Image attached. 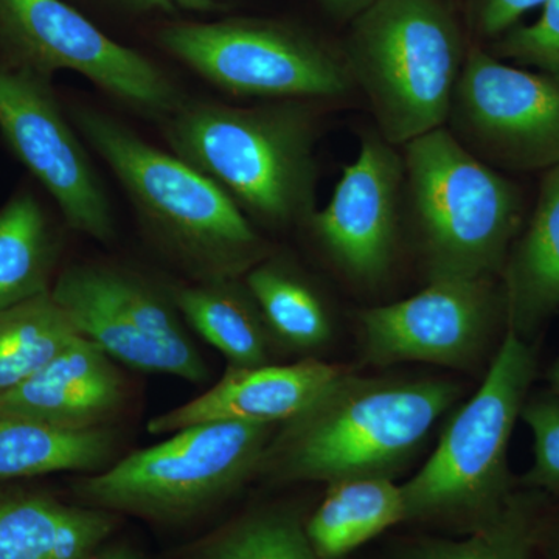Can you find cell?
Instances as JSON below:
<instances>
[{
	"label": "cell",
	"instance_id": "cell-1",
	"mask_svg": "<svg viewBox=\"0 0 559 559\" xmlns=\"http://www.w3.org/2000/svg\"><path fill=\"white\" fill-rule=\"evenodd\" d=\"M459 395L450 381L342 371L304 411L277 426L259 476L278 484L393 479Z\"/></svg>",
	"mask_w": 559,
	"mask_h": 559
},
{
	"label": "cell",
	"instance_id": "cell-2",
	"mask_svg": "<svg viewBox=\"0 0 559 559\" xmlns=\"http://www.w3.org/2000/svg\"><path fill=\"white\" fill-rule=\"evenodd\" d=\"M165 138L173 154L213 180L257 224L289 229L314 215L318 131L308 106L183 102L167 117Z\"/></svg>",
	"mask_w": 559,
	"mask_h": 559
},
{
	"label": "cell",
	"instance_id": "cell-3",
	"mask_svg": "<svg viewBox=\"0 0 559 559\" xmlns=\"http://www.w3.org/2000/svg\"><path fill=\"white\" fill-rule=\"evenodd\" d=\"M76 130L120 180L157 242L198 280L241 278L270 257L252 221L213 180L91 106Z\"/></svg>",
	"mask_w": 559,
	"mask_h": 559
},
{
	"label": "cell",
	"instance_id": "cell-4",
	"mask_svg": "<svg viewBox=\"0 0 559 559\" xmlns=\"http://www.w3.org/2000/svg\"><path fill=\"white\" fill-rule=\"evenodd\" d=\"M536 370L535 344L506 330L479 390L452 415L425 466L401 485L406 522L468 535L506 509L518 489L510 440Z\"/></svg>",
	"mask_w": 559,
	"mask_h": 559
},
{
	"label": "cell",
	"instance_id": "cell-5",
	"mask_svg": "<svg viewBox=\"0 0 559 559\" xmlns=\"http://www.w3.org/2000/svg\"><path fill=\"white\" fill-rule=\"evenodd\" d=\"M348 24L342 55L381 138L404 146L443 128L469 49L450 3L380 0Z\"/></svg>",
	"mask_w": 559,
	"mask_h": 559
},
{
	"label": "cell",
	"instance_id": "cell-6",
	"mask_svg": "<svg viewBox=\"0 0 559 559\" xmlns=\"http://www.w3.org/2000/svg\"><path fill=\"white\" fill-rule=\"evenodd\" d=\"M404 198L429 282L495 278L520 234V190L447 128L404 145Z\"/></svg>",
	"mask_w": 559,
	"mask_h": 559
},
{
	"label": "cell",
	"instance_id": "cell-7",
	"mask_svg": "<svg viewBox=\"0 0 559 559\" xmlns=\"http://www.w3.org/2000/svg\"><path fill=\"white\" fill-rule=\"evenodd\" d=\"M277 425L215 421L173 432L75 485L83 506L151 521L189 520L259 474Z\"/></svg>",
	"mask_w": 559,
	"mask_h": 559
},
{
	"label": "cell",
	"instance_id": "cell-8",
	"mask_svg": "<svg viewBox=\"0 0 559 559\" xmlns=\"http://www.w3.org/2000/svg\"><path fill=\"white\" fill-rule=\"evenodd\" d=\"M159 40L187 68L238 97L337 98L355 86L344 55L282 22L176 24Z\"/></svg>",
	"mask_w": 559,
	"mask_h": 559
},
{
	"label": "cell",
	"instance_id": "cell-9",
	"mask_svg": "<svg viewBox=\"0 0 559 559\" xmlns=\"http://www.w3.org/2000/svg\"><path fill=\"white\" fill-rule=\"evenodd\" d=\"M51 296L81 336L116 362L190 382L207 378V367L175 301L135 272L75 264L58 277Z\"/></svg>",
	"mask_w": 559,
	"mask_h": 559
},
{
	"label": "cell",
	"instance_id": "cell-10",
	"mask_svg": "<svg viewBox=\"0 0 559 559\" xmlns=\"http://www.w3.org/2000/svg\"><path fill=\"white\" fill-rule=\"evenodd\" d=\"M0 43L17 68L46 79L73 70L150 116H171L183 103L154 62L110 39L62 0H0Z\"/></svg>",
	"mask_w": 559,
	"mask_h": 559
},
{
	"label": "cell",
	"instance_id": "cell-11",
	"mask_svg": "<svg viewBox=\"0 0 559 559\" xmlns=\"http://www.w3.org/2000/svg\"><path fill=\"white\" fill-rule=\"evenodd\" d=\"M448 123L489 167L550 170L559 165V81L469 46Z\"/></svg>",
	"mask_w": 559,
	"mask_h": 559
},
{
	"label": "cell",
	"instance_id": "cell-12",
	"mask_svg": "<svg viewBox=\"0 0 559 559\" xmlns=\"http://www.w3.org/2000/svg\"><path fill=\"white\" fill-rule=\"evenodd\" d=\"M0 132L72 229L97 241L112 240L116 226L108 197L49 79L0 64Z\"/></svg>",
	"mask_w": 559,
	"mask_h": 559
},
{
	"label": "cell",
	"instance_id": "cell-13",
	"mask_svg": "<svg viewBox=\"0 0 559 559\" xmlns=\"http://www.w3.org/2000/svg\"><path fill=\"white\" fill-rule=\"evenodd\" d=\"M499 318L502 289L492 278L433 280L409 299L360 312L364 359L466 369L484 355Z\"/></svg>",
	"mask_w": 559,
	"mask_h": 559
},
{
	"label": "cell",
	"instance_id": "cell-14",
	"mask_svg": "<svg viewBox=\"0 0 559 559\" xmlns=\"http://www.w3.org/2000/svg\"><path fill=\"white\" fill-rule=\"evenodd\" d=\"M404 159L381 135H366L342 171L329 204L310 227L326 255L349 278L373 285L385 277L399 245Z\"/></svg>",
	"mask_w": 559,
	"mask_h": 559
},
{
	"label": "cell",
	"instance_id": "cell-15",
	"mask_svg": "<svg viewBox=\"0 0 559 559\" xmlns=\"http://www.w3.org/2000/svg\"><path fill=\"white\" fill-rule=\"evenodd\" d=\"M345 370L312 358L288 366L227 367L226 374L207 392L150 419L146 429L153 436H167L190 426L215 421L278 426L304 411Z\"/></svg>",
	"mask_w": 559,
	"mask_h": 559
},
{
	"label": "cell",
	"instance_id": "cell-16",
	"mask_svg": "<svg viewBox=\"0 0 559 559\" xmlns=\"http://www.w3.org/2000/svg\"><path fill=\"white\" fill-rule=\"evenodd\" d=\"M127 401V380L116 360L81 336L31 380L0 396V414L68 429L109 428Z\"/></svg>",
	"mask_w": 559,
	"mask_h": 559
},
{
	"label": "cell",
	"instance_id": "cell-17",
	"mask_svg": "<svg viewBox=\"0 0 559 559\" xmlns=\"http://www.w3.org/2000/svg\"><path fill=\"white\" fill-rule=\"evenodd\" d=\"M500 277L506 330L535 344L559 311V165L544 176L533 218L511 246Z\"/></svg>",
	"mask_w": 559,
	"mask_h": 559
},
{
	"label": "cell",
	"instance_id": "cell-18",
	"mask_svg": "<svg viewBox=\"0 0 559 559\" xmlns=\"http://www.w3.org/2000/svg\"><path fill=\"white\" fill-rule=\"evenodd\" d=\"M117 514L36 492H0V559H94Z\"/></svg>",
	"mask_w": 559,
	"mask_h": 559
},
{
	"label": "cell",
	"instance_id": "cell-19",
	"mask_svg": "<svg viewBox=\"0 0 559 559\" xmlns=\"http://www.w3.org/2000/svg\"><path fill=\"white\" fill-rule=\"evenodd\" d=\"M183 320L231 369L272 364L277 341L241 278L198 280L171 293Z\"/></svg>",
	"mask_w": 559,
	"mask_h": 559
},
{
	"label": "cell",
	"instance_id": "cell-20",
	"mask_svg": "<svg viewBox=\"0 0 559 559\" xmlns=\"http://www.w3.org/2000/svg\"><path fill=\"white\" fill-rule=\"evenodd\" d=\"M401 522V485L390 477H359L329 485L305 532L316 558L342 559Z\"/></svg>",
	"mask_w": 559,
	"mask_h": 559
},
{
	"label": "cell",
	"instance_id": "cell-21",
	"mask_svg": "<svg viewBox=\"0 0 559 559\" xmlns=\"http://www.w3.org/2000/svg\"><path fill=\"white\" fill-rule=\"evenodd\" d=\"M117 452L112 429H68L0 414V481L62 471L98 473Z\"/></svg>",
	"mask_w": 559,
	"mask_h": 559
},
{
	"label": "cell",
	"instance_id": "cell-22",
	"mask_svg": "<svg viewBox=\"0 0 559 559\" xmlns=\"http://www.w3.org/2000/svg\"><path fill=\"white\" fill-rule=\"evenodd\" d=\"M58 240L46 212L28 191L0 209V310L50 293Z\"/></svg>",
	"mask_w": 559,
	"mask_h": 559
},
{
	"label": "cell",
	"instance_id": "cell-23",
	"mask_svg": "<svg viewBox=\"0 0 559 559\" xmlns=\"http://www.w3.org/2000/svg\"><path fill=\"white\" fill-rule=\"evenodd\" d=\"M550 496L520 488L506 509L463 539L423 538L396 544L392 559H535Z\"/></svg>",
	"mask_w": 559,
	"mask_h": 559
},
{
	"label": "cell",
	"instance_id": "cell-24",
	"mask_svg": "<svg viewBox=\"0 0 559 559\" xmlns=\"http://www.w3.org/2000/svg\"><path fill=\"white\" fill-rule=\"evenodd\" d=\"M245 283L278 347L312 353L329 344L333 326L325 304L285 261L267 257L245 275Z\"/></svg>",
	"mask_w": 559,
	"mask_h": 559
},
{
	"label": "cell",
	"instance_id": "cell-25",
	"mask_svg": "<svg viewBox=\"0 0 559 559\" xmlns=\"http://www.w3.org/2000/svg\"><path fill=\"white\" fill-rule=\"evenodd\" d=\"M79 337L51 290L0 310V396L31 380Z\"/></svg>",
	"mask_w": 559,
	"mask_h": 559
},
{
	"label": "cell",
	"instance_id": "cell-26",
	"mask_svg": "<svg viewBox=\"0 0 559 559\" xmlns=\"http://www.w3.org/2000/svg\"><path fill=\"white\" fill-rule=\"evenodd\" d=\"M200 559H318L305 524L285 510H261L215 536Z\"/></svg>",
	"mask_w": 559,
	"mask_h": 559
},
{
	"label": "cell",
	"instance_id": "cell-27",
	"mask_svg": "<svg viewBox=\"0 0 559 559\" xmlns=\"http://www.w3.org/2000/svg\"><path fill=\"white\" fill-rule=\"evenodd\" d=\"M521 418L532 430V468L521 477L520 487L559 498V399L550 390L528 395Z\"/></svg>",
	"mask_w": 559,
	"mask_h": 559
},
{
	"label": "cell",
	"instance_id": "cell-28",
	"mask_svg": "<svg viewBox=\"0 0 559 559\" xmlns=\"http://www.w3.org/2000/svg\"><path fill=\"white\" fill-rule=\"evenodd\" d=\"M538 21L514 25L492 40L489 53L499 60L538 69L559 81V0H546Z\"/></svg>",
	"mask_w": 559,
	"mask_h": 559
},
{
	"label": "cell",
	"instance_id": "cell-29",
	"mask_svg": "<svg viewBox=\"0 0 559 559\" xmlns=\"http://www.w3.org/2000/svg\"><path fill=\"white\" fill-rule=\"evenodd\" d=\"M544 2L546 0H466V17L474 35L495 40Z\"/></svg>",
	"mask_w": 559,
	"mask_h": 559
},
{
	"label": "cell",
	"instance_id": "cell-30",
	"mask_svg": "<svg viewBox=\"0 0 559 559\" xmlns=\"http://www.w3.org/2000/svg\"><path fill=\"white\" fill-rule=\"evenodd\" d=\"M380 0H319L326 14L337 21H352Z\"/></svg>",
	"mask_w": 559,
	"mask_h": 559
},
{
	"label": "cell",
	"instance_id": "cell-31",
	"mask_svg": "<svg viewBox=\"0 0 559 559\" xmlns=\"http://www.w3.org/2000/svg\"><path fill=\"white\" fill-rule=\"evenodd\" d=\"M551 502V500H550ZM539 547H544L549 555V559H559V516H555L549 509L544 516L543 530H540Z\"/></svg>",
	"mask_w": 559,
	"mask_h": 559
},
{
	"label": "cell",
	"instance_id": "cell-32",
	"mask_svg": "<svg viewBox=\"0 0 559 559\" xmlns=\"http://www.w3.org/2000/svg\"><path fill=\"white\" fill-rule=\"evenodd\" d=\"M146 5H156L160 9H171V7H182L187 10H207L215 5L216 0H142Z\"/></svg>",
	"mask_w": 559,
	"mask_h": 559
},
{
	"label": "cell",
	"instance_id": "cell-33",
	"mask_svg": "<svg viewBox=\"0 0 559 559\" xmlns=\"http://www.w3.org/2000/svg\"><path fill=\"white\" fill-rule=\"evenodd\" d=\"M94 559H143L138 551L124 544H114V546L103 547Z\"/></svg>",
	"mask_w": 559,
	"mask_h": 559
},
{
	"label": "cell",
	"instance_id": "cell-34",
	"mask_svg": "<svg viewBox=\"0 0 559 559\" xmlns=\"http://www.w3.org/2000/svg\"><path fill=\"white\" fill-rule=\"evenodd\" d=\"M547 381H549L550 392L559 399V356L547 371Z\"/></svg>",
	"mask_w": 559,
	"mask_h": 559
}]
</instances>
